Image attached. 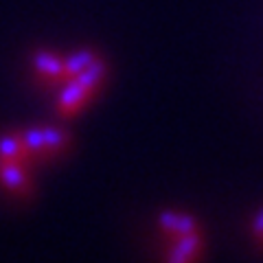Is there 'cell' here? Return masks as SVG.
I'll list each match as a JSON object with an SVG mask.
<instances>
[{
    "label": "cell",
    "mask_w": 263,
    "mask_h": 263,
    "mask_svg": "<svg viewBox=\"0 0 263 263\" xmlns=\"http://www.w3.org/2000/svg\"><path fill=\"white\" fill-rule=\"evenodd\" d=\"M160 233L167 239L164 263H197L204 250L200 226L193 215L182 211H162L158 215Z\"/></svg>",
    "instance_id": "1"
},
{
    "label": "cell",
    "mask_w": 263,
    "mask_h": 263,
    "mask_svg": "<svg viewBox=\"0 0 263 263\" xmlns=\"http://www.w3.org/2000/svg\"><path fill=\"white\" fill-rule=\"evenodd\" d=\"M20 134H22V141L27 145V149L33 156V160L55 158V156L64 154L66 147H68V136H66V132L60 127L40 125V127H33L27 132H20Z\"/></svg>",
    "instance_id": "2"
},
{
    "label": "cell",
    "mask_w": 263,
    "mask_h": 263,
    "mask_svg": "<svg viewBox=\"0 0 263 263\" xmlns=\"http://www.w3.org/2000/svg\"><path fill=\"white\" fill-rule=\"evenodd\" d=\"M97 92L86 88L84 84H79L77 79H68L62 88L60 97H57V114L62 119H72L92 101V97Z\"/></svg>",
    "instance_id": "3"
},
{
    "label": "cell",
    "mask_w": 263,
    "mask_h": 263,
    "mask_svg": "<svg viewBox=\"0 0 263 263\" xmlns=\"http://www.w3.org/2000/svg\"><path fill=\"white\" fill-rule=\"evenodd\" d=\"M29 160H0V182L7 191L24 195L31 191Z\"/></svg>",
    "instance_id": "4"
},
{
    "label": "cell",
    "mask_w": 263,
    "mask_h": 263,
    "mask_svg": "<svg viewBox=\"0 0 263 263\" xmlns=\"http://www.w3.org/2000/svg\"><path fill=\"white\" fill-rule=\"evenodd\" d=\"M33 70L35 75L46 81V84H62L66 81V66H64V57L55 55L51 51H37L31 57Z\"/></svg>",
    "instance_id": "5"
},
{
    "label": "cell",
    "mask_w": 263,
    "mask_h": 263,
    "mask_svg": "<svg viewBox=\"0 0 263 263\" xmlns=\"http://www.w3.org/2000/svg\"><path fill=\"white\" fill-rule=\"evenodd\" d=\"M252 237L257 239L259 246H263V209L252 219Z\"/></svg>",
    "instance_id": "6"
}]
</instances>
